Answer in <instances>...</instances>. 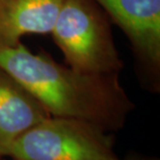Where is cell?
<instances>
[{"label":"cell","mask_w":160,"mask_h":160,"mask_svg":"<svg viewBox=\"0 0 160 160\" xmlns=\"http://www.w3.org/2000/svg\"><path fill=\"white\" fill-rule=\"evenodd\" d=\"M12 160H120L112 132L92 122L52 117L16 139Z\"/></svg>","instance_id":"cell-3"},{"label":"cell","mask_w":160,"mask_h":160,"mask_svg":"<svg viewBox=\"0 0 160 160\" xmlns=\"http://www.w3.org/2000/svg\"><path fill=\"white\" fill-rule=\"evenodd\" d=\"M50 114L41 102L0 68V157L22 134Z\"/></svg>","instance_id":"cell-5"},{"label":"cell","mask_w":160,"mask_h":160,"mask_svg":"<svg viewBox=\"0 0 160 160\" xmlns=\"http://www.w3.org/2000/svg\"><path fill=\"white\" fill-rule=\"evenodd\" d=\"M120 160H160V158L152 155H145L136 152H130L124 158H121Z\"/></svg>","instance_id":"cell-7"},{"label":"cell","mask_w":160,"mask_h":160,"mask_svg":"<svg viewBox=\"0 0 160 160\" xmlns=\"http://www.w3.org/2000/svg\"><path fill=\"white\" fill-rule=\"evenodd\" d=\"M0 68L31 92L52 117L92 122L109 132L123 129L135 105L119 74L78 71L33 53L22 43L0 46Z\"/></svg>","instance_id":"cell-1"},{"label":"cell","mask_w":160,"mask_h":160,"mask_svg":"<svg viewBox=\"0 0 160 160\" xmlns=\"http://www.w3.org/2000/svg\"><path fill=\"white\" fill-rule=\"evenodd\" d=\"M1 158H2V157H0V160H1Z\"/></svg>","instance_id":"cell-8"},{"label":"cell","mask_w":160,"mask_h":160,"mask_svg":"<svg viewBox=\"0 0 160 160\" xmlns=\"http://www.w3.org/2000/svg\"><path fill=\"white\" fill-rule=\"evenodd\" d=\"M65 0H0V46L27 34L51 33Z\"/></svg>","instance_id":"cell-6"},{"label":"cell","mask_w":160,"mask_h":160,"mask_svg":"<svg viewBox=\"0 0 160 160\" xmlns=\"http://www.w3.org/2000/svg\"><path fill=\"white\" fill-rule=\"evenodd\" d=\"M119 26L135 54L143 85L160 89V0H94Z\"/></svg>","instance_id":"cell-4"},{"label":"cell","mask_w":160,"mask_h":160,"mask_svg":"<svg viewBox=\"0 0 160 160\" xmlns=\"http://www.w3.org/2000/svg\"><path fill=\"white\" fill-rule=\"evenodd\" d=\"M69 67L96 74L124 68L110 27V19L94 0H65L51 31Z\"/></svg>","instance_id":"cell-2"}]
</instances>
